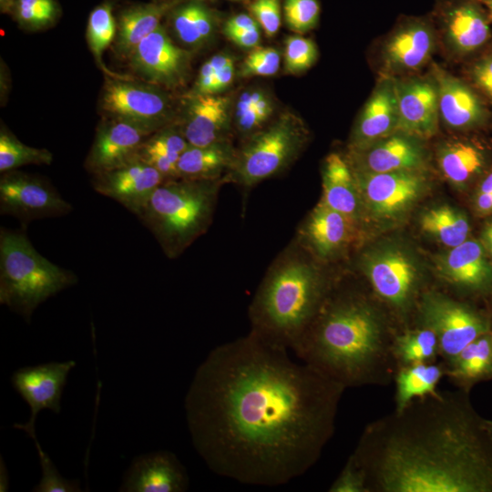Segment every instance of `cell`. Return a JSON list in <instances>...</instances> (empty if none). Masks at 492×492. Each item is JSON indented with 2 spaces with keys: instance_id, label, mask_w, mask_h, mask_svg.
<instances>
[{
  "instance_id": "cell-36",
  "label": "cell",
  "mask_w": 492,
  "mask_h": 492,
  "mask_svg": "<svg viewBox=\"0 0 492 492\" xmlns=\"http://www.w3.org/2000/svg\"><path fill=\"white\" fill-rule=\"evenodd\" d=\"M420 225L424 232L451 248L466 241L470 231L466 216L449 206L427 210L423 214Z\"/></svg>"
},
{
  "instance_id": "cell-14",
  "label": "cell",
  "mask_w": 492,
  "mask_h": 492,
  "mask_svg": "<svg viewBox=\"0 0 492 492\" xmlns=\"http://www.w3.org/2000/svg\"><path fill=\"white\" fill-rule=\"evenodd\" d=\"M178 125L191 146H209L227 140L233 99L223 95H186Z\"/></svg>"
},
{
  "instance_id": "cell-19",
  "label": "cell",
  "mask_w": 492,
  "mask_h": 492,
  "mask_svg": "<svg viewBox=\"0 0 492 492\" xmlns=\"http://www.w3.org/2000/svg\"><path fill=\"white\" fill-rule=\"evenodd\" d=\"M396 85L397 128L410 137L427 138L437 128V87L427 81L412 80Z\"/></svg>"
},
{
  "instance_id": "cell-30",
  "label": "cell",
  "mask_w": 492,
  "mask_h": 492,
  "mask_svg": "<svg viewBox=\"0 0 492 492\" xmlns=\"http://www.w3.org/2000/svg\"><path fill=\"white\" fill-rule=\"evenodd\" d=\"M443 377H446V366L442 361L399 366L393 381L395 385L394 410H402L415 399L436 395Z\"/></svg>"
},
{
  "instance_id": "cell-42",
  "label": "cell",
  "mask_w": 492,
  "mask_h": 492,
  "mask_svg": "<svg viewBox=\"0 0 492 492\" xmlns=\"http://www.w3.org/2000/svg\"><path fill=\"white\" fill-rule=\"evenodd\" d=\"M284 15L292 31L306 33L318 23L320 5L318 0H285Z\"/></svg>"
},
{
  "instance_id": "cell-11",
  "label": "cell",
  "mask_w": 492,
  "mask_h": 492,
  "mask_svg": "<svg viewBox=\"0 0 492 492\" xmlns=\"http://www.w3.org/2000/svg\"><path fill=\"white\" fill-rule=\"evenodd\" d=\"M128 59L133 71L146 82L166 89L185 85L190 77V51L177 46L162 25L146 36Z\"/></svg>"
},
{
  "instance_id": "cell-25",
  "label": "cell",
  "mask_w": 492,
  "mask_h": 492,
  "mask_svg": "<svg viewBox=\"0 0 492 492\" xmlns=\"http://www.w3.org/2000/svg\"><path fill=\"white\" fill-rule=\"evenodd\" d=\"M176 5L177 1L148 3L124 9L117 22V53L128 58L135 47L161 25L162 17Z\"/></svg>"
},
{
  "instance_id": "cell-50",
  "label": "cell",
  "mask_w": 492,
  "mask_h": 492,
  "mask_svg": "<svg viewBox=\"0 0 492 492\" xmlns=\"http://www.w3.org/2000/svg\"><path fill=\"white\" fill-rule=\"evenodd\" d=\"M258 22L253 16L247 14H239L231 16L224 26V34L231 32L247 30L259 27Z\"/></svg>"
},
{
  "instance_id": "cell-2",
  "label": "cell",
  "mask_w": 492,
  "mask_h": 492,
  "mask_svg": "<svg viewBox=\"0 0 492 492\" xmlns=\"http://www.w3.org/2000/svg\"><path fill=\"white\" fill-rule=\"evenodd\" d=\"M469 391H438L364 429L351 454L368 492H492V439Z\"/></svg>"
},
{
  "instance_id": "cell-35",
  "label": "cell",
  "mask_w": 492,
  "mask_h": 492,
  "mask_svg": "<svg viewBox=\"0 0 492 492\" xmlns=\"http://www.w3.org/2000/svg\"><path fill=\"white\" fill-rule=\"evenodd\" d=\"M398 367L418 363L435 362L439 358V343L435 332L415 325L399 332L394 344Z\"/></svg>"
},
{
  "instance_id": "cell-39",
  "label": "cell",
  "mask_w": 492,
  "mask_h": 492,
  "mask_svg": "<svg viewBox=\"0 0 492 492\" xmlns=\"http://www.w3.org/2000/svg\"><path fill=\"white\" fill-rule=\"evenodd\" d=\"M58 13L55 0H17L13 15L24 28L37 30L52 25Z\"/></svg>"
},
{
  "instance_id": "cell-27",
  "label": "cell",
  "mask_w": 492,
  "mask_h": 492,
  "mask_svg": "<svg viewBox=\"0 0 492 492\" xmlns=\"http://www.w3.org/2000/svg\"><path fill=\"white\" fill-rule=\"evenodd\" d=\"M406 136H388L370 148L364 158L362 170L386 173L414 171L420 167L423 162L422 152Z\"/></svg>"
},
{
  "instance_id": "cell-41",
  "label": "cell",
  "mask_w": 492,
  "mask_h": 492,
  "mask_svg": "<svg viewBox=\"0 0 492 492\" xmlns=\"http://www.w3.org/2000/svg\"><path fill=\"white\" fill-rule=\"evenodd\" d=\"M36 447L41 466V478L34 487V492H78L81 491L78 480L63 477L49 456L43 450L37 438L33 439Z\"/></svg>"
},
{
  "instance_id": "cell-24",
  "label": "cell",
  "mask_w": 492,
  "mask_h": 492,
  "mask_svg": "<svg viewBox=\"0 0 492 492\" xmlns=\"http://www.w3.org/2000/svg\"><path fill=\"white\" fill-rule=\"evenodd\" d=\"M439 114L454 128H466L478 124L485 116L477 96L463 82L452 76H438Z\"/></svg>"
},
{
  "instance_id": "cell-20",
  "label": "cell",
  "mask_w": 492,
  "mask_h": 492,
  "mask_svg": "<svg viewBox=\"0 0 492 492\" xmlns=\"http://www.w3.org/2000/svg\"><path fill=\"white\" fill-rule=\"evenodd\" d=\"M441 274L465 292H486L492 288V263L482 242L466 240L452 248L442 261Z\"/></svg>"
},
{
  "instance_id": "cell-22",
  "label": "cell",
  "mask_w": 492,
  "mask_h": 492,
  "mask_svg": "<svg viewBox=\"0 0 492 492\" xmlns=\"http://www.w3.org/2000/svg\"><path fill=\"white\" fill-rule=\"evenodd\" d=\"M353 222L322 200L313 208L300 231L306 246L326 259L342 250L349 241Z\"/></svg>"
},
{
  "instance_id": "cell-5",
  "label": "cell",
  "mask_w": 492,
  "mask_h": 492,
  "mask_svg": "<svg viewBox=\"0 0 492 492\" xmlns=\"http://www.w3.org/2000/svg\"><path fill=\"white\" fill-rule=\"evenodd\" d=\"M225 179H167L151 194L137 217L168 257L181 254L208 230Z\"/></svg>"
},
{
  "instance_id": "cell-17",
  "label": "cell",
  "mask_w": 492,
  "mask_h": 492,
  "mask_svg": "<svg viewBox=\"0 0 492 492\" xmlns=\"http://www.w3.org/2000/svg\"><path fill=\"white\" fill-rule=\"evenodd\" d=\"M359 193L375 214L390 217L407 208L418 196L422 180L413 171L374 173L353 171Z\"/></svg>"
},
{
  "instance_id": "cell-46",
  "label": "cell",
  "mask_w": 492,
  "mask_h": 492,
  "mask_svg": "<svg viewBox=\"0 0 492 492\" xmlns=\"http://www.w3.org/2000/svg\"><path fill=\"white\" fill-rule=\"evenodd\" d=\"M233 61V57L230 54L220 53L212 56L200 68L195 83L187 95H201L215 73Z\"/></svg>"
},
{
  "instance_id": "cell-56",
  "label": "cell",
  "mask_w": 492,
  "mask_h": 492,
  "mask_svg": "<svg viewBox=\"0 0 492 492\" xmlns=\"http://www.w3.org/2000/svg\"><path fill=\"white\" fill-rule=\"evenodd\" d=\"M485 425H486V428H487V430L488 432V435L492 439V420L485 419Z\"/></svg>"
},
{
  "instance_id": "cell-44",
  "label": "cell",
  "mask_w": 492,
  "mask_h": 492,
  "mask_svg": "<svg viewBox=\"0 0 492 492\" xmlns=\"http://www.w3.org/2000/svg\"><path fill=\"white\" fill-rule=\"evenodd\" d=\"M329 492H368L364 471L350 455Z\"/></svg>"
},
{
  "instance_id": "cell-54",
  "label": "cell",
  "mask_w": 492,
  "mask_h": 492,
  "mask_svg": "<svg viewBox=\"0 0 492 492\" xmlns=\"http://www.w3.org/2000/svg\"><path fill=\"white\" fill-rule=\"evenodd\" d=\"M17 0H0V11L2 14H14Z\"/></svg>"
},
{
  "instance_id": "cell-21",
  "label": "cell",
  "mask_w": 492,
  "mask_h": 492,
  "mask_svg": "<svg viewBox=\"0 0 492 492\" xmlns=\"http://www.w3.org/2000/svg\"><path fill=\"white\" fill-rule=\"evenodd\" d=\"M396 85L384 80L373 92L356 123L353 140L356 149L384 138L397 128Z\"/></svg>"
},
{
  "instance_id": "cell-23",
  "label": "cell",
  "mask_w": 492,
  "mask_h": 492,
  "mask_svg": "<svg viewBox=\"0 0 492 492\" xmlns=\"http://www.w3.org/2000/svg\"><path fill=\"white\" fill-rule=\"evenodd\" d=\"M322 177V200L354 222L359 213L360 193L347 162L337 153L329 154L324 159Z\"/></svg>"
},
{
  "instance_id": "cell-16",
  "label": "cell",
  "mask_w": 492,
  "mask_h": 492,
  "mask_svg": "<svg viewBox=\"0 0 492 492\" xmlns=\"http://www.w3.org/2000/svg\"><path fill=\"white\" fill-rule=\"evenodd\" d=\"M166 179L155 168L135 159L117 169L94 175V189L115 200L136 216Z\"/></svg>"
},
{
  "instance_id": "cell-8",
  "label": "cell",
  "mask_w": 492,
  "mask_h": 492,
  "mask_svg": "<svg viewBox=\"0 0 492 492\" xmlns=\"http://www.w3.org/2000/svg\"><path fill=\"white\" fill-rule=\"evenodd\" d=\"M415 325L432 329L439 358L446 364L479 336L492 331V321L469 303L437 291H426L418 302Z\"/></svg>"
},
{
  "instance_id": "cell-7",
  "label": "cell",
  "mask_w": 492,
  "mask_h": 492,
  "mask_svg": "<svg viewBox=\"0 0 492 492\" xmlns=\"http://www.w3.org/2000/svg\"><path fill=\"white\" fill-rule=\"evenodd\" d=\"M307 138L308 131L302 119L292 112H285L249 136L236 152L226 178L245 188L252 187L287 168L298 157Z\"/></svg>"
},
{
  "instance_id": "cell-28",
  "label": "cell",
  "mask_w": 492,
  "mask_h": 492,
  "mask_svg": "<svg viewBox=\"0 0 492 492\" xmlns=\"http://www.w3.org/2000/svg\"><path fill=\"white\" fill-rule=\"evenodd\" d=\"M168 18L176 38L190 48L202 47L215 34V15L195 0L176 5L168 13Z\"/></svg>"
},
{
  "instance_id": "cell-37",
  "label": "cell",
  "mask_w": 492,
  "mask_h": 492,
  "mask_svg": "<svg viewBox=\"0 0 492 492\" xmlns=\"http://www.w3.org/2000/svg\"><path fill=\"white\" fill-rule=\"evenodd\" d=\"M117 35V22L112 14V5L105 2L95 7L88 17L87 39L90 51L98 66L108 77H122L112 73L103 64L102 55Z\"/></svg>"
},
{
  "instance_id": "cell-34",
  "label": "cell",
  "mask_w": 492,
  "mask_h": 492,
  "mask_svg": "<svg viewBox=\"0 0 492 492\" xmlns=\"http://www.w3.org/2000/svg\"><path fill=\"white\" fill-rule=\"evenodd\" d=\"M438 162L446 178L462 186L480 173L485 166V156L475 145L457 141L441 149Z\"/></svg>"
},
{
  "instance_id": "cell-15",
  "label": "cell",
  "mask_w": 492,
  "mask_h": 492,
  "mask_svg": "<svg viewBox=\"0 0 492 492\" xmlns=\"http://www.w3.org/2000/svg\"><path fill=\"white\" fill-rule=\"evenodd\" d=\"M154 132L123 119L110 118L102 125L86 161L94 175L123 166L137 159L143 142Z\"/></svg>"
},
{
  "instance_id": "cell-33",
  "label": "cell",
  "mask_w": 492,
  "mask_h": 492,
  "mask_svg": "<svg viewBox=\"0 0 492 492\" xmlns=\"http://www.w3.org/2000/svg\"><path fill=\"white\" fill-rule=\"evenodd\" d=\"M446 29L454 47L462 52L478 48L490 35L485 16L471 5L453 8L447 15Z\"/></svg>"
},
{
  "instance_id": "cell-31",
  "label": "cell",
  "mask_w": 492,
  "mask_h": 492,
  "mask_svg": "<svg viewBox=\"0 0 492 492\" xmlns=\"http://www.w3.org/2000/svg\"><path fill=\"white\" fill-rule=\"evenodd\" d=\"M189 146L179 126L169 124L143 142L137 159L158 169L166 179H177L178 160Z\"/></svg>"
},
{
  "instance_id": "cell-32",
  "label": "cell",
  "mask_w": 492,
  "mask_h": 492,
  "mask_svg": "<svg viewBox=\"0 0 492 492\" xmlns=\"http://www.w3.org/2000/svg\"><path fill=\"white\" fill-rule=\"evenodd\" d=\"M433 36L422 25H412L397 32L385 46L388 63L399 68H415L428 58Z\"/></svg>"
},
{
  "instance_id": "cell-3",
  "label": "cell",
  "mask_w": 492,
  "mask_h": 492,
  "mask_svg": "<svg viewBox=\"0 0 492 492\" xmlns=\"http://www.w3.org/2000/svg\"><path fill=\"white\" fill-rule=\"evenodd\" d=\"M374 293L330 294L292 348L302 363L345 389L386 386L398 368L394 344L398 326Z\"/></svg>"
},
{
  "instance_id": "cell-55",
  "label": "cell",
  "mask_w": 492,
  "mask_h": 492,
  "mask_svg": "<svg viewBox=\"0 0 492 492\" xmlns=\"http://www.w3.org/2000/svg\"><path fill=\"white\" fill-rule=\"evenodd\" d=\"M5 476H7L6 468L3 459L1 458V478L4 477V479H2L0 482V491H6L8 488V481L5 479Z\"/></svg>"
},
{
  "instance_id": "cell-52",
  "label": "cell",
  "mask_w": 492,
  "mask_h": 492,
  "mask_svg": "<svg viewBox=\"0 0 492 492\" xmlns=\"http://www.w3.org/2000/svg\"><path fill=\"white\" fill-rule=\"evenodd\" d=\"M482 244L492 256V222H489L483 230Z\"/></svg>"
},
{
  "instance_id": "cell-6",
  "label": "cell",
  "mask_w": 492,
  "mask_h": 492,
  "mask_svg": "<svg viewBox=\"0 0 492 492\" xmlns=\"http://www.w3.org/2000/svg\"><path fill=\"white\" fill-rule=\"evenodd\" d=\"M77 277L42 256L25 230L0 229V303L29 323L37 306Z\"/></svg>"
},
{
  "instance_id": "cell-38",
  "label": "cell",
  "mask_w": 492,
  "mask_h": 492,
  "mask_svg": "<svg viewBox=\"0 0 492 492\" xmlns=\"http://www.w3.org/2000/svg\"><path fill=\"white\" fill-rule=\"evenodd\" d=\"M53 156L46 149L29 147L2 128L0 131V171L14 170L28 164H50Z\"/></svg>"
},
{
  "instance_id": "cell-57",
  "label": "cell",
  "mask_w": 492,
  "mask_h": 492,
  "mask_svg": "<svg viewBox=\"0 0 492 492\" xmlns=\"http://www.w3.org/2000/svg\"><path fill=\"white\" fill-rule=\"evenodd\" d=\"M486 4L490 11V15L492 17V0H486Z\"/></svg>"
},
{
  "instance_id": "cell-48",
  "label": "cell",
  "mask_w": 492,
  "mask_h": 492,
  "mask_svg": "<svg viewBox=\"0 0 492 492\" xmlns=\"http://www.w3.org/2000/svg\"><path fill=\"white\" fill-rule=\"evenodd\" d=\"M476 84L492 97V56L479 60L472 69Z\"/></svg>"
},
{
  "instance_id": "cell-4",
  "label": "cell",
  "mask_w": 492,
  "mask_h": 492,
  "mask_svg": "<svg viewBox=\"0 0 492 492\" xmlns=\"http://www.w3.org/2000/svg\"><path fill=\"white\" fill-rule=\"evenodd\" d=\"M329 295L318 270L291 253L270 270L257 291L250 306V333L273 347L292 350Z\"/></svg>"
},
{
  "instance_id": "cell-47",
  "label": "cell",
  "mask_w": 492,
  "mask_h": 492,
  "mask_svg": "<svg viewBox=\"0 0 492 492\" xmlns=\"http://www.w3.org/2000/svg\"><path fill=\"white\" fill-rule=\"evenodd\" d=\"M235 77L234 61L220 69L210 79L201 95H220L232 83Z\"/></svg>"
},
{
  "instance_id": "cell-10",
  "label": "cell",
  "mask_w": 492,
  "mask_h": 492,
  "mask_svg": "<svg viewBox=\"0 0 492 492\" xmlns=\"http://www.w3.org/2000/svg\"><path fill=\"white\" fill-rule=\"evenodd\" d=\"M371 290L392 315L398 318L400 332L412 326L424 293L418 292L417 272L411 261L397 251L372 256L365 265Z\"/></svg>"
},
{
  "instance_id": "cell-45",
  "label": "cell",
  "mask_w": 492,
  "mask_h": 492,
  "mask_svg": "<svg viewBox=\"0 0 492 492\" xmlns=\"http://www.w3.org/2000/svg\"><path fill=\"white\" fill-rule=\"evenodd\" d=\"M250 10L268 36L277 34L281 26V7L279 0H255Z\"/></svg>"
},
{
  "instance_id": "cell-49",
  "label": "cell",
  "mask_w": 492,
  "mask_h": 492,
  "mask_svg": "<svg viewBox=\"0 0 492 492\" xmlns=\"http://www.w3.org/2000/svg\"><path fill=\"white\" fill-rule=\"evenodd\" d=\"M226 36L235 45L244 49H254L261 42L260 27L231 32Z\"/></svg>"
},
{
  "instance_id": "cell-53",
  "label": "cell",
  "mask_w": 492,
  "mask_h": 492,
  "mask_svg": "<svg viewBox=\"0 0 492 492\" xmlns=\"http://www.w3.org/2000/svg\"><path fill=\"white\" fill-rule=\"evenodd\" d=\"M477 192H492V170L482 179Z\"/></svg>"
},
{
  "instance_id": "cell-18",
  "label": "cell",
  "mask_w": 492,
  "mask_h": 492,
  "mask_svg": "<svg viewBox=\"0 0 492 492\" xmlns=\"http://www.w3.org/2000/svg\"><path fill=\"white\" fill-rule=\"evenodd\" d=\"M189 484L187 470L173 453L154 451L134 458L118 491L183 492Z\"/></svg>"
},
{
  "instance_id": "cell-1",
  "label": "cell",
  "mask_w": 492,
  "mask_h": 492,
  "mask_svg": "<svg viewBox=\"0 0 492 492\" xmlns=\"http://www.w3.org/2000/svg\"><path fill=\"white\" fill-rule=\"evenodd\" d=\"M345 388L251 333L212 349L185 397L193 446L215 474L264 487L320 458Z\"/></svg>"
},
{
  "instance_id": "cell-13",
  "label": "cell",
  "mask_w": 492,
  "mask_h": 492,
  "mask_svg": "<svg viewBox=\"0 0 492 492\" xmlns=\"http://www.w3.org/2000/svg\"><path fill=\"white\" fill-rule=\"evenodd\" d=\"M75 361L51 362L16 370L11 376L15 391L30 407L29 420L25 424H15L14 427L25 431L34 439L36 419L38 413L49 409L56 414L61 410V397L69 372Z\"/></svg>"
},
{
  "instance_id": "cell-51",
  "label": "cell",
  "mask_w": 492,
  "mask_h": 492,
  "mask_svg": "<svg viewBox=\"0 0 492 492\" xmlns=\"http://www.w3.org/2000/svg\"><path fill=\"white\" fill-rule=\"evenodd\" d=\"M475 208L479 214H492V192H477Z\"/></svg>"
},
{
  "instance_id": "cell-29",
  "label": "cell",
  "mask_w": 492,
  "mask_h": 492,
  "mask_svg": "<svg viewBox=\"0 0 492 492\" xmlns=\"http://www.w3.org/2000/svg\"><path fill=\"white\" fill-rule=\"evenodd\" d=\"M236 155L228 141L209 146H191L180 155L177 163V179H214L232 166Z\"/></svg>"
},
{
  "instance_id": "cell-43",
  "label": "cell",
  "mask_w": 492,
  "mask_h": 492,
  "mask_svg": "<svg viewBox=\"0 0 492 492\" xmlns=\"http://www.w3.org/2000/svg\"><path fill=\"white\" fill-rule=\"evenodd\" d=\"M281 65L280 52L273 47H256L246 56L240 67V77H270Z\"/></svg>"
},
{
  "instance_id": "cell-26",
  "label": "cell",
  "mask_w": 492,
  "mask_h": 492,
  "mask_svg": "<svg viewBox=\"0 0 492 492\" xmlns=\"http://www.w3.org/2000/svg\"><path fill=\"white\" fill-rule=\"evenodd\" d=\"M445 366L446 377L466 391L470 392L476 384L492 378V331L469 343Z\"/></svg>"
},
{
  "instance_id": "cell-9",
  "label": "cell",
  "mask_w": 492,
  "mask_h": 492,
  "mask_svg": "<svg viewBox=\"0 0 492 492\" xmlns=\"http://www.w3.org/2000/svg\"><path fill=\"white\" fill-rule=\"evenodd\" d=\"M100 106L109 118L130 121L152 132L169 125L174 116L172 97L165 88L123 77H107Z\"/></svg>"
},
{
  "instance_id": "cell-40",
  "label": "cell",
  "mask_w": 492,
  "mask_h": 492,
  "mask_svg": "<svg viewBox=\"0 0 492 492\" xmlns=\"http://www.w3.org/2000/svg\"><path fill=\"white\" fill-rule=\"evenodd\" d=\"M318 56L313 41L300 36H290L285 40L284 69L286 73L297 75L309 69Z\"/></svg>"
},
{
  "instance_id": "cell-12",
  "label": "cell",
  "mask_w": 492,
  "mask_h": 492,
  "mask_svg": "<svg viewBox=\"0 0 492 492\" xmlns=\"http://www.w3.org/2000/svg\"><path fill=\"white\" fill-rule=\"evenodd\" d=\"M72 206L46 181L18 171L4 172L0 179V212L18 219L23 224L61 217Z\"/></svg>"
}]
</instances>
